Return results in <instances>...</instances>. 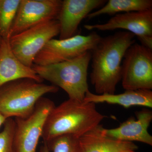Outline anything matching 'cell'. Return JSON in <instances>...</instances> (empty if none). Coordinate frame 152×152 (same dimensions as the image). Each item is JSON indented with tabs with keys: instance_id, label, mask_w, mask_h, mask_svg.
I'll use <instances>...</instances> for the list:
<instances>
[{
	"instance_id": "52a82bcc",
	"label": "cell",
	"mask_w": 152,
	"mask_h": 152,
	"mask_svg": "<svg viewBox=\"0 0 152 152\" xmlns=\"http://www.w3.org/2000/svg\"><path fill=\"white\" fill-rule=\"evenodd\" d=\"M102 37L94 31L88 35H76L64 39L50 40L35 58L34 64L46 66L69 61L91 51Z\"/></svg>"
},
{
	"instance_id": "7402d4cb",
	"label": "cell",
	"mask_w": 152,
	"mask_h": 152,
	"mask_svg": "<svg viewBox=\"0 0 152 152\" xmlns=\"http://www.w3.org/2000/svg\"><path fill=\"white\" fill-rule=\"evenodd\" d=\"M2 39V38L0 37V46H1V43Z\"/></svg>"
},
{
	"instance_id": "8fae6325",
	"label": "cell",
	"mask_w": 152,
	"mask_h": 152,
	"mask_svg": "<svg viewBox=\"0 0 152 152\" xmlns=\"http://www.w3.org/2000/svg\"><path fill=\"white\" fill-rule=\"evenodd\" d=\"M106 0H64L57 20L59 23V39L76 35L82 21L94 10L103 6Z\"/></svg>"
},
{
	"instance_id": "3957f363",
	"label": "cell",
	"mask_w": 152,
	"mask_h": 152,
	"mask_svg": "<svg viewBox=\"0 0 152 152\" xmlns=\"http://www.w3.org/2000/svg\"><path fill=\"white\" fill-rule=\"evenodd\" d=\"M91 51L69 61L46 66L33 64L32 68L43 80L64 90L69 99L83 102L89 91L87 77Z\"/></svg>"
},
{
	"instance_id": "5b68a950",
	"label": "cell",
	"mask_w": 152,
	"mask_h": 152,
	"mask_svg": "<svg viewBox=\"0 0 152 152\" xmlns=\"http://www.w3.org/2000/svg\"><path fill=\"white\" fill-rule=\"evenodd\" d=\"M122 85L126 90L152 89V49L134 43L121 64Z\"/></svg>"
},
{
	"instance_id": "7c38bea8",
	"label": "cell",
	"mask_w": 152,
	"mask_h": 152,
	"mask_svg": "<svg viewBox=\"0 0 152 152\" xmlns=\"http://www.w3.org/2000/svg\"><path fill=\"white\" fill-rule=\"evenodd\" d=\"M137 119L131 118L115 129H102L105 135L122 141H136L152 145V137L148 129L152 120V112L144 109L136 114Z\"/></svg>"
},
{
	"instance_id": "8992f818",
	"label": "cell",
	"mask_w": 152,
	"mask_h": 152,
	"mask_svg": "<svg viewBox=\"0 0 152 152\" xmlns=\"http://www.w3.org/2000/svg\"><path fill=\"white\" fill-rule=\"evenodd\" d=\"M57 20L40 24L10 38L14 54L25 66L32 67L36 56L50 40L59 34Z\"/></svg>"
},
{
	"instance_id": "44dd1931",
	"label": "cell",
	"mask_w": 152,
	"mask_h": 152,
	"mask_svg": "<svg viewBox=\"0 0 152 152\" xmlns=\"http://www.w3.org/2000/svg\"><path fill=\"white\" fill-rule=\"evenodd\" d=\"M120 152H135V151L133 150H127V151H123Z\"/></svg>"
},
{
	"instance_id": "6da1fadb",
	"label": "cell",
	"mask_w": 152,
	"mask_h": 152,
	"mask_svg": "<svg viewBox=\"0 0 152 152\" xmlns=\"http://www.w3.org/2000/svg\"><path fill=\"white\" fill-rule=\"evenodd\" d=\"M135 36L126 31L101 37L91 51V80L97 94H115L121 79V64L128 49L135 43Z\"/></svg>"
},
{
	"instance_id": "e0dca14e",
	"label": "cell",
	"mask_w": 152,
	"mask_h": 152,
	"mask_svg": "<svg viewBox=\"0 0 152 152\" xmlns=\"http://www.w3.org/2000/svg\"><path fill=\"white\" fill-rule=\"evenodd\" d=\"M39 152H82V150L80 138L67 134L44 142Z\"/></svg>"
},
{
	"instance_id": "d6986e66",
	"label": "cell",
	"mask_w": 152,
	"mask_h": 152,
	"mask_svg": "<svg viewBox=\"0 0 152 152\" xmlns=\"http://www.w3.org/2000/svg\"><path fill=\"white\" fill-rule=\"evenodd\" d=\"M0 132V152H16L14 143L15 123L12 118L6 120Z\"/></svg>"
},
{
	"instance_id": "9c48e42d",
	"label": "cell",
	"mask_w": 152,
	"mask_h": 152,
	"mask_svg": "<svg viewBox=\"0 0 152 152\" xmlns=\"http://www.w3.org/2000/svg\"><path fill=\"white\" fill-rule=\"evenodd\" d=\"M88 31L123 29L137 37L143 45L152 49V9L115 15L103 24L85 25Z\"/></svg>"
},
{
	"instance_id": "277c9868",
	"label": "cell",
	"mask_w": 152,
	"mask_h": 152,
	"mask_svg": "<svg viewBox=\"0 0 152 152\" xmlns=\"http://www.w3.org/2000/svg\"><path fill=\"white\" fill-rule=\"evenodd\" d=\"M54 85L45 84L30 79H20L0 87V114L6 119L26 118L34 110L44 95L58 91Z\"/></svg>"
},
{
	"instance_id": "ba28073f",
	"label": "cell",
	"mask_w": 152,
	"mask_h": 152,
	"mask_svg": "<svg viewBox=\"0 0 152 152\" xmlns=\"http://www.w3.org/2000/svg\"><path fill=\"white\" fill-rule=\"evenodd\" d=\"M55 107L53 101L42 97L31 115L26 118H15L14 143L16 152H37L46 120Z\"/></svg>"
},
{
	"instance_id": "7a4b0ae2",
	"label": "cell",
	"mask_w": 152,
	"mask_h": 152,
	"mask_svg": "<svg viewBox=\"0 0 152 152\" xmlns=\"http://www.w3.org/2000/svg\"><path fill=\"white\" fill-rule=\"evenodd\" d=\"M104 118L96 104L69 99L50 112L41 137L44 142L63 135L80 138L100 125Z\"/></svg>"
},
{
	"instance_id": "4fadbf2b",
	"label": "cell",
	"mask_w": 152,
	"mask_h": 152,
	"mask_svg": "<svg viewBox=\"0 0 152 152\" xmlns=\"http://www.w3.org/2000/svg\"><path fill=\"white\" fill-rule=\"evenodd\" d=\"M0 46V87L9 82L20 79H30L42 83L32 67L21 62L14 54L10 46V38L2 39Z\"/></svg>"
},
{
	"instance_id": "30bf717a",
	"label": "cell",
	"mask_w": 152,
	"mask_h": 152,
	"mask_svg": "<svg viewBox=\"0 0 152 152\" xmlns=\"http://www.w3.org/2000/svg\"><path fill=\"white\" fill-rule=\"evenodd\" d=\"M61 0H21L10 37L45 22L57 20Z\"/></svg>"
},
{
	"instance_id": "2e32d148",
	"label": "cell",
	"mask_w": 152,
	"mask_h": 152,
	"mask_svg": "<svg viewBox=\"0 0 152 152\" xmlns=\"http://www.w3.org/2000/svg\"><path fill=\"white\" fill-rule=\"evenodd\" d=\"M151 9H152V0H109L97 10L89 14L87 18L91 20L102 15H112Z\"/></svg>"
},
{
	"instance_id": "ac0fdd59",
	"label": "cell",
	"mask_w": 152,
	"mask_h": 152,
	"mask_svg": "<svg viewBox=\"0 0 152 152\" xmlns=\"http://www.w3.org/2000/svg\"><path fill=\"white\" fill-rule=\"evenodd\" d=\"M21 0H0V37L10 38V33Z\"/></svg>"
},
{
	"instance_id": "9a60e30c",
	"label": "cell",
	"mask_w": 152,
	"mask_h": 152,
	"mask_svg": "<svg viewBox=\"0 0 152 152\" xmlns=\"http://www.w3.org/2000/svg\"><path fill=\"white\" fill-rule=\"evenodd\" d=\"M101 125L86 133L80 138L82 152H120L135 151L138 146L132 142L122 141L105 135Z\"/></svg>"
},
{
	"instance_id": "5bb4252c",
	"label": "cell",
	"mask_w": 152,
	"mask_h": 152,
	"mask_svg": "<svg viewBox=\"0 0 152 152\" xmlns=\"http://www.w3.org/2000/svg\"><path fill=\"white\" fill-rule=\"evenodd\" d=\"M83 101L95 104L106 103L119 105L126 108L135 106L151 108L152 107V91L146 89L126 90L124 92L117 94H97L89 91L86 94Z\"/></svg>"
},
{
	"instance_id": "ffe728a7",
	"label": "cell",
	"mask_w": 152,
	"mask_h": 152,
	"mask_svg": "<svg viewBox=\"0 0 152 152\" xmlns=\"http://www.w3.org/2000/svg\"><path fill=\"white\" fill-rule=\"evenodd\" d=\"M6 119H7L5 117L3 116L2 115L0 114V127H1L2 125L4 124Z\"/></svg>"
}]
</instances>
